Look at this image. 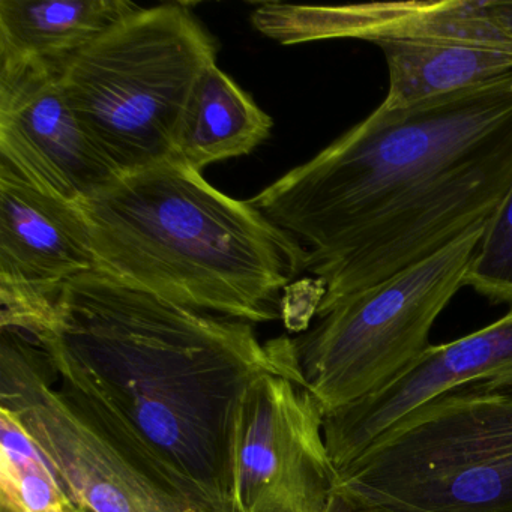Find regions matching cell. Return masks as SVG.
Here are the masks:
<instances>
[{
	"label": "cell",
	"instance_id": "cell-18",
	"mask_svg": "<svg viewBox=\"0 0 512 512\" xmlns=\"http://www.w3.org/2000/svg\"><path fill=\"white\" fill-rule=\"evenodd\" d=\"M70 512H92L91 509L86 508V506L80 505V503L74 502L71 505Z\"/></svg>",
	"mask_w": 512,
	"mask_h": 512
},
{
	"label": "cell",
	"instance_id": "cell-14",
	"mask_svg": "<svg viewBox=\"0 0 512 512\" xmlns=\"http://www.w3.org/2000/svg\"><path fill=\"white\" fill-rule=\"evenodd\" d=\"M466 287L494 304L512 307V187L487 221Z\"/></svg>",
	"mask_w": 512,
	"mask_h": 512
},
{
	"label": "cell",
	"instance_id": "cell-16",
	"mask_svg": "<svg viewBox=\"0 0 512 512\" xmlns=\"http://www.w3.org/2000/svg\"><path fill=\"white\" fill-rule=\"evenodd\" d=\"M331 512H428L412 506L400 505L389 500L362 496L352 491L334 488Z\"/></svg>",
	"mask_w": 512,
	"mask_h": 512
},
{
	"label": "cell",
	"instance_id": "cell-2",
	"mask_svg": "<svg viewBox=\"0 0 512 512\" xmlns=\"http://www.w3.org/2000/svg\"><path fill=\"white\" fill-rule=\"evenodd\" d=\"M25 334L74 409L199 512H230V437L245 389L266 373L302 374L292 338L262 343L253 323L97 269L68 281Z\"/></svg>",
	"mask_w": 512,
	"mask_h": 512
},
{
	"label": "cell",
	"instance_id": "cell-17",
	"mask_svg": "<svg viewBox=\"0 0 512 512\" xmlns=\"http://www.w3.org/2000/svg\"><path fill=\"white\" fill-rule=\"evenodd\" d=\"M488 14L512 41V0H485Z\"/></svg>",
	"mask_w": 512,
	"mask_h": 512
},
{
	"label": "cell",
	"instance_id": "cell-10",
	"mask_svg": "<svg viewBox=\"0 0 512 512\" xmlns=\"http://www.w3.org/2000/svg\"><path fill=\"white\" fill-rule=\"evenodd\" d=\"M97 269L91 229L76 203L0 164V299L47 301Z\"/></svg>",
	"mask_w": 512,
	"mask_h": 512
},
{
	"label": "cell",
	"instance_id": "cell-4",
	"mask_svg": "<svg viewBox=\"0 0 512 512\" xmlns=\"http://www.w3.org/2000/svg\"><path fill=\"white\" fill-rule=\"evenodd\" d=\"M217 43L187 5L140 8L62 70L65 95L119 175L170 160L191 91Z\"/></svg>",
	"mask_w": 512,
	"mask_h": 512
},
{
	"label": "cell",
	"instance_id": "cell-5",
	"mask_svg": "<svg viewBox=\"0 0 512 512\" xmlns=\"http://www.w3.org/2000/svg\"><path fill=\"white\" fill-rule=\"evenodd\" d=\"M335 487L428 512H512V395L455 388L335 470Z\"/></svg>",
	"mask_w": 512,
	"mask_h": 512
},
{
	"label": "cell",
	"instance_id": "cell-6",
	"mask_svg": "<svg viewBox=\"0 0 512 512\" xmlns=\"http://www.w3.org/2000/svg\"><path fill=\"white\" fill-rule=\"evenodd\" d=\"M257 31L281 44L358 40L385 58L383 104L404 107L512 74V41L485 0H412L343 7L265 4Z\"/></svg>",
	"mask_w": 512,
	"mask_h": 512
},
{
	"label": "cell",
	"instance_id": "cell-11",
	"mask_svg": "<svg viewBox=\"0 0 512 512\" xmlns=\"http://www.w3.org/2000/svg\"><path fill=\"white\" fill-rule=\"evenodd\" d=\"M139 10L125 0H0V61L38 62L62 73Z\"/></svg>",
	"mask_w": 512,
	"mask_h": 512
},
{
	"label": "cell",
	"instance_id": "cell-7",
	"mask_svg": "<svg viewBox=\"0 0 512 512\" xmlns=\"http://www.w3.org/2000/svg\"><path fill=\"white\" fill-rule=\"evenodd\" d=\"M485 226L340 302L293 340L302 376L325 415L382 391L424 355L434 323L466 287Z\"/></svg>",
	"mask_w": 512,
	"mask_h": 512
},
{
	"label": "cell",
	"instance_id": "cell-8",
	"mask_svg": "<svg viewBox=\"0 0 512 512\" xmlns=\"http://www.w3.org/2000/svg\"><path fill=\"white\" fill-rule=\"evenodd\" d=\"M325 409L301 373H266L239 398L230 437V512H331Z\"/></svg>",
	"mask_w": 512,
	"mask_h": 512
},
{
	"label": "cell",
	"instance_id": "cell-1",
	"mask_svg": "<svg viewBox=\"0 0 512 512\" xmlns=\"http://www.w3.org/2000/svg\"><path fill=\"white\" fill-rule=\"evenodd\" d=\"M512 187V74L404 107L380 103L248 200L307 250L317 316L487 223Z\"/></svg>",
	"mask_w": 512,
	"mask_h": 512
},
{
	"label": "cell",
	"instance_id": "cell-9",
	"mask_svg": "<svg viewBox=\"0 0 512 512\" xmlns=\"http://www.w3.org/2000/svg\"><path fill=\"white\" fill-rule=\"evenodd\" d=\"M0 164L76 205L121 176L80 124L61 71L38 62L0 61Z\"/></svg>",
	"mask_w": 512,
	"mask_h": 512
},
{
	"label": "cell",
	"instance_id": "cell-15",
	"mask_svg": "<svg viewBox=\"0 0 512 512\" xmlns=\"http://www.w3.org/2000/svg\"><path fill=\"white\" fill-rule=\"evenodd\" d=\"M137 512H199L166 482L145 476L137 487Z\"/></svg>",
	"mask_w": 512,
	"mask_h": 512
},
{
	"label": "cell",
	"instance_id": "cell-3",
	"mask_svg": "<svg viewBox=\"0 0 512 512\" xmlns=\"http://www.w3.org/2000/svg\"><path fill=\"white\" fill-rule=\"evenodd\" d=\"M80 208L97 271L194 310L271 322L307 271L298 239L172 160L119 176Z\"/></svg>",
	"mask_w": 512,
	"mask_h": 512
},
{
	"label": "cell",
	"instance_id": "cell-13",
	"mask_svg": "<svg viewBox=\"0 0 512 512\" xmlns=\"http://www.w3.org/2000/svg\"><path fill=\"white\" fill-rule=\"evenodd\" d=\"M73 502L19 419L0 409V512H70Z\"/></svg>",
	"mask_w": 512,
	"mask_h": 512
},
{
	"label": "cell",
	"instance_id": "cell-12",
	"mask_svg": "<svg viewBox=\"0 0 512 512\" xmlns=\"http://www.w3.org/2000/svg\"><path fill=\"white\" fill-rule=\"evenodd\" d=\"M271 128V116L214 64L191 91L170 160L202 173L218 161L251 154Z\"/></svg>",
	"mask_w": 512,
	"mask_h": 512
}]
</instances>
